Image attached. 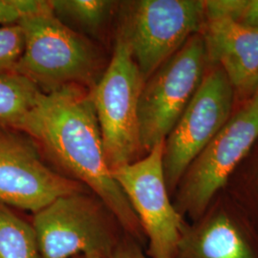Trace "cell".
<instances>
[{
	"mask_svg": "<svg viewBox=\"0 0 258 258\" xmlns=\"http://www.w3.org/2000/svg\"><path fill=\"white\" fill-rule=\"evenodd\" d=\"M19 131L37 142L55 171L84 184L110 209L129 236L145 243L138 217L107 165L88 90L67 86L41 93Z\"/></svg>",
	"mask_w": 258,
	"mask_h": 258,
	"instance_id": "1",
	"label": "cell"
},
{
	"mask_svg": "<svg viewBox=\"0 0 258 258\" xmlns=\"http://www.w3.org/2000/svg\"><path fill=\"white\" fill-rule=\"evenodd\" d=\"M24 51L17 73L26 77L44 94L67 86L90 91L101 79L104 58L88 37L67 27L52 10L21 19Z\"/></svg>",
	"mask_w": 258,
	"mask_h": 258,
	"instance_id": "2",
	"label": "cell"
},
{
	"mask_svg": "<svg viewBox=\"0 0 258 258\" xmlns=\"http://www.w3.org/2000/svg\"><path fill=\"white\" fill-rule=\"evenodd\" d=\"M31 221L41 258H113L127 234L110 209L90 190L56 199L33 214Z\"/></svg>",
	"mask_w": 258,
	"mask_h": 258,
	"instance_id": "3",
	"label": "cell"
},
{
	"mask_svg": "<svg viewBox=\"0 0 258 258\" xmlns=\"http://www.w3.org/2000/svg\"><path fill=\"white\" fill-rule=\"evenodd\" d=\"M117 33L127 44L145 83L207 22L202 0L120 2Z\"/></svg>",
	"mask_w": 258,
	"mask_h": 258,
	"instance_id": "4",
	"label": "cell"
},
{
	"mask_svg": "<svg viewBox=\"0 0 258 258\" xmlns=\"http://www.w3.org/2000/svg\"><path fill=\"white\" fill-rule=\"evenodd\" d=\"M144 78L127 44L117 33L110 62L89 91L111 170L139 160L138 106Z\"/></svg>",
	"mask_w": 258,
	"mask_h": 258,
	"instance_id": "5",
	"label": "cell"
},
{
	"mask_svg": "<svg viewBox=\"0 0 258 258\" xmlns=\"http://www.w3.org/2000/svg\"><path fill=\"white\" fill-rule=\"evenodd\" d=\"M208 62L203 37L197 34L145 83L138 106L143 151L166 141L203 82Z\"/></svg>",
	"mask_w": 258,
	"mask_h": 258,
	"instance_id": "6",
	"label": "cell"
},
{
	"mask_svg": "<svg viewBox=\"0 0 258 258\" xmlns=\"http://www.w3.org/2000/svg\"><path fill=\"white\" fill-rule=\"evenodd\" d=\"M258 138V95L230 118L188 166L178 184L176 211L200 217Z\"/></svg>",
	"mask_w": 258,
	"mask_h": 258,
	"instance_id": "7",
	"label": "cell"
},
{
	"mask_svg": "<svg viewBox=\"0 0 258 258\" xmlns=\"http://www.w3.org/2000/svg\"><path fill=\"white\" fill-rule=\"evenodd\" d=\"M164 145L160 143L147 156L111 170L141 223L150 258H176L186 226L169 198L163 167Z\"/></svg>",
	"mask_w": 258,
	"mask_h": 258,
	"instance_id": "8",
	"label": "cell"
},
{
	"mask_svg": "<svg viewBox=\"0 0 258 258\" xmlns=\"http://www.w3.org/2000/svg\"><path fill=\"white\" fill-rule=\"evenodd\" d=\"M40 149L27 134L0 127V204L35 214L62 196L89 190L55 171Z\"/></svg>",
	"mask_w": 258,
	"mask_h": 258,
	"instance_id": "9",
	"label": "cell"
},
{
	"mask_svg": "<svg viewBox=\"0 0 258 258\" xmlns=\"http://www.w3.org/2000/svg\"><path fill=\"white\" fill-rule=\"evenodd\" d=\"M233 89L221 68L205 76L167 136L164 145L163 167L169 194L174 192L194 159L230 120Z\"/></svg>",
	"mask_w": 258,
	"mask_h": 258,
	"instance_id": "10",
	"label": "cell"
},
{
	"mask_svg": "<svg viewBox=\"0 0 258 258\" xmlns=\"http://www.w3.org/2000/svg\"><path fill=\"white\" fill-rule=\"evenodd\" d=\"M201 35L209 62L221 66L233 88L253 91L258 83V29L215 20L206 22Z\"/></svg>",
	"mask_w": 258,
	"mask_h": 258,
	"instance_id": "11",
	"label": "cell"
},
{
	"mask_svg": "<svg viewBox=\"0 0 258 258\" xmlns=\"http://www.w3.org/2000/svg\"><path fill=\"white\" fill-rule=\"evenodd\" d=\"M176 258H255L231 219L219 213L183 231Z\"/></svg>",
	"mask_w": 258,
	"mask_h": 258,
	"instance_id": "12",
	"label": "cell"
},
{
	"mask_svg": "<svg viewBox=\"0 0 258 258\" xmlns=\"http://www.w3.org/2000/svg\"><path fill=\"white\" fill-rule=\"evenodd\" d=\"M55 18L84 37L102 36L120 2L110 0H51Z\"/></svg>",
	"mask_w": 258,
	"mask_h": 258,
	"instance_id": "13",
	"label": "cell"
},
{
	"mask_svg": "<svg viewBox=\"0 0 258 258\" xmlns=\"http://www.w3.org/2000/svg\"><path fill=\"white\" fill-rule=\"evenodd\" d=\"M41 93L22 75L0 73V127L19 130Z\"/></svg>",
	"mask_w": 258,
	"mask_h": 258,
	"instance_id": "14",
	"label": "cell"
},
{
	"mask_svg": "<svg viewBox=\"0 0 258 258\" xmlns=\"http://www.w3.org/2000/svg\"><path fill=\"white\" fill-rule=\"evenodd\" d=\"M0 258H41L31 220L0 204Z\"/></svg>",
	"mask_w": 258,
	"mask_h": 258,
	"instance_id": "15",
	"label": "cell"
},
{
	"mask_svg": "<svg viewBox=\"0 0 258 258\" xmlns=\"http://www.w3.org/2000/svg\"><path fill=\"white\" fill-rule=\"evenodd\" d=\"M24 51V35L19 24L0 26V73L15 72Z\"/></svg>",
	"mask_w": 258,
	"mask_h": 258,
	"instance_id": "16",
	"label": "cell"
},
{
	"mask_svg": "<svg viewBox=\"0 0 258 258\" xmlns=\"http://www.w3.org/2000/svg\"><path fill=\"white\" fill-rule=\"evenodd\" d=\"M50 10V1L0 0V26L18 24L26 17Z\"/></svg>",
	"mask_w": 258,
	"mask_h": 258,
	"instance_id": "17",
	"label": "cell"
},
{
	"mask_svg": "<svg viewBox=\"0 0 258 258\" xmlns=\"http://www.w3.org/2000/svg\"><path fill=\"white\" fill-rule=\"evenodd\" d=\"M246 0H207L205 1V14L207 21L232 20L237 22Z\"/></svg>",
	"mask_w": 258,
	"mask_h": 258,
	"instance_id": "18",
	"label": "cell"
},
{
	"mask_svg": "<svg viewBox=\"0 0 258 258\" xmlns=\"http://www.w3.org/2000/svg\"><path fill=\"white\" fill-rule=\"evenodd\" d=\"M113 258H148L145 255L141 244L126 234L114 252Z\"/></svg>",
	"mask_w": 258,
	"mask_h": 258,
	"instance_id": "19",
	"label": "cell"
},
{
	"mask_svg": "<svg viewBox=\"0 0 258 258\" xmlns=\"http://www.w3.org/2000/svg\"><path fill=\"white\" fill-rule=\"evenodd\" d=\"M237 22L247 27L258 29V0H246Z\"/></svg>",
	"mask_w": 258,
	"mask_h": 258,
	"instance_id": "20",
	"label": "cell"
},
{
	"mask_svg": "<svg viewBox=\"0 0 258 258\" xmlns=\"http://www.w3.org/2000/svg\"><path fill=\"white\" fill-rule=\"evenodd\" d=\"M72 258H111L106 257V256H101V255H86V254H80Z\"/></svg>",
	"mask_w": 258,
	"mask_h": 258,
	"instance_id": "21",
	"label": "cell"
},
{
	"mask_svg": "<svg viewBox=\"0 0 258 258\" xmlns=\"http://www.w3.org/2000/svg\"><path fill=\"white\" fill-rule=\"evenodd\" d=\"M253 92H254V95H258V83L257 85L255 86V88H254V90H253Z\"/></svg>",
	"mask_w": 258,
	"mask_h": 258,
	"instance_id": "22",
	"label": "cell"
}]
</instances>
